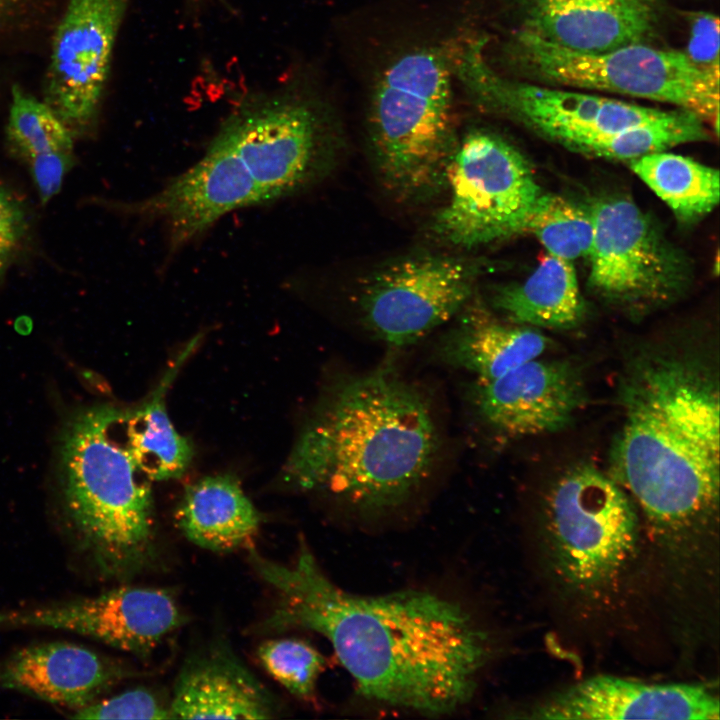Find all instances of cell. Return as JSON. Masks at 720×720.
<instances>
[{
  "label": "cell",
  "mask_w": 720,
  "mask_h": 720,
  "mask_svg": "<svg viewBox=\"0 0 720 720\" xmlns=\"http://www.w3.org/2000/svg\"><path fill=\"white\" fill-rule=\"evenodd\" d=\"M507 53L532 82L671 104L697 115L718 133L719 74L697 66L685 51L638 43L585 53L518 29Z\"/></svg>",
  "instance_id": "obj_7"
},
{
  "label": "cell",
  "mask_w": 720,
  "mask_h": 720,
  "mask_svg": "<svg viewBox=\"0 0 720 720\" xmlns=\"http://www.w3.org/2000/svg\"><path fill=\"white\" fill-rule=\"evenodd\" d=\"M123 410L100 405L81 410L65 429L61 447L64 499L81 542L99 568L127 576L155 555L151 490L112 430Z\"/></svg>",
  "instance_id": "obj_5"
},
{
  "label": "cell",
  "mask_w": 720,
  "mask_h": 720,
  "mask_svg": "<svg viewBox=\"0 0 720 720\" xmlns=\"http://www.w3.org/2000/svg\"><path fill=\"white\" fill-rule=\"evenodd\" d=\"M473 391L481 419L514 438L564 429L585 401L582 375L567 360L536 358L499 378L476 382Z\"/></svg>",
  "instance_id": "obj_14"
},
{
  "label": "cell",
  "mask_w": 720,
  "mask_h": 720,
  "mask_svg": "<svg viewBox=\"0 0 720 720\" xmlns=\"http://www.w3.org/2000/svg\"><path fill=\"white\" fill-rule=\"evenodd\" d=\"M132 672L84 646L49 642L22 648L0 664V686L79 710Z\"/></svg>",
  "instance_id": "obj_18"
},
{
  "label": "cell",
  "mask_w": 720,
  "mask_h": 720,
  "mask_svg": "<svg viewBox=\"0 0 720 720\" xmlns=\"http://www.w3.org/2000/svg\"><path fill=\"white\" fill-rule=\"evenodd\" d=\"M450 56L434 46L391 61L373 89L369 131L378 172L396 195H423L444 179L455 148Z\"/></svg>",
  "instance_id": "obj_6"
},
{
  "label": "cell",
  "mask_w": 720,
  "mask_h": 720,
  "mask_svg": "<svg viewBox=\"0 0 720 720\" xmlns=\"http://www.w3.org/2000/svg\"><path fill=\"white\" fill-rule=\"evenodd\" d=\"M492 305L510 322L533 328H573L586 311L572 262L550 254L524 281L497 290Z\"/></svg>",
  "instance_id": "obj_22"
},
{
  "label": "cell",
  "mask_w": 720,
  "mask_h": 720,
  "mask_svg": "<svg viewBox=\"0 0 720 720\" xmlns=\"http://www.w3.org/2000/svg\"><path fill=\"white\" fill-rule=\"evenodd\" d=\"M169 712L171 719H269L278 709L270 692L232 652L215 646L184 664Z\"/></svg>",
  "instance_id": "obj_19"
},
{
  "label": "cell",
  "mask_w": 720,
  "mask_h": 720,
  "mask_svg": "<svg viewBox=\"0 0 720 720\" xmlns=\"http://www.w3.org/2000/svg\"><path fill=\"white\" fill-rule=\"evenodd\" d=\"M127 0H69L52 42L45 101L67 125L94 116Z\"/></svg>",
  "instance_id": "obj_13"
},
{
  "label": "cell",
  "mask_w": 720,
  "mask_h": 720,
  "mask_svg": "<svg viewBox=\"0 0 720 720\" xmlns=\"http://www.w3.org/2000/svg\"><path fill=\"white\" fill-rule=\"evenodd\" d=\"M547 254L574 261L588 257L594 234L590 211L551 193H542L526 223Z\"/></svg>",
  "instance_id": "obj_26"
},
{
  "label": "cell",
  "mask_w": 720,
  "mask_h": 720,
  "mask_svg": "<svg viewBox=\"0 0 720 720\" xmlns=\"http://www.w3.org/2000/svg\"><path fill=\"white\" fill-rule=\"evenodd\" d=\"M5 0H0V8L3 6Z\"/></svg>",
  "instance_id": "obj_33"
},
{
  "label": "cell",
  "mask_w": 720,
  "mask_h": 720,
  "mask_svg": "<svg viewBox=\"0 0 720 720\" xmlns=\"http://www.w3.org/2000/svg\"><path fill=\"white\" fill-rule=\"evenodd\" d=\"M685 53L697 66L719 74V19L716 15L701 12L693 16Z\"/></svg>",
  "instance_id": "obj_30"
},
{
  "label": "cell",
  "mask_w": 720,
  "mask_h": 720,
  "mask_svg": "<svg viewBox=\"0 0 720 720\" xmlns=\"http://www.w3.org/2000/svg\"><path fill=\"white\" fill-rule=\"evenodd\" d=\"M249 561L279 594L260 631L322 635L367 699L434 716L473 697L491 639L460 602L425 590L351 593L328 578L303 540L290 565L253 548Z\"/></svg>",
  "instance_id": "obj_2"
},
{
  "label": "cell",
  "mask_w": 720,
  "mask_h": 720,
  "mask_svg": "<svg viewBox=\"0 0 720 720\" xmlns=\"http://www.w3.org/2000/svg\"><path fill=\"white\" fill-rule=\"evenodd\" d=\"M480 259L407 258L371 274L359 293L362 321L381 341L413 344L461 312L484 272Z\"/></svg>",
  "instance_id": "obj_10"
},
{
  "label": "cell",
  "mask_w": 720,
  "mask_h": 720,
  "mask_svg": "<svg viewBox=\"0 0 720 720\" xmlns=\"http://www.w3.org/2000/svg\"><path fill=\"white\" fill-rule=\"evenodd\" d=\"M183 622L170 593L122 587L95 597L0 611V628L46 627L78 633L145 656Z\"/></svg>",
  "instance_id": "obj_12"
},
{
  "label": "cell",
  "mask_w": 720,
  "mask_h": 720,
  "mask_svg": "<svg viewBox=\"0 0 720 720\" xmlns=\"http://www.w3.org/2000/svg\"><path fill=\"white\" fill-rule=\"evenodd\" d=\"M7 128L12 143L27 157L72 150V135L67 124L46 101L36 99L18 85L11 90Z\"/></svg>",
  "instance_id": "obj_27"
},
{
  "label": "cell",
  "mask_w": 720,
  "mask_h": 720,
  "mask_svg": "<svg viewBox=\"0 0 720 720\" xmlns=\"http://www.w3.org/2000/svg\"><path fill=\"white\" fill-rule=\"evenodd\" d=\"M521 30L557 46L600 53L648 43L658 0H518Z\"/></svg>",
  "instance_id": "obj_17"
},
{
  "label": "cell",
  "mask_w": 720,
  "mask_h": 720,
  "mask_svg": "<svg viewBox=\"0 0 720 720\" xmlns=\"http://www.w3.org/2000/svg\"><path fill=\"white\" fill-rule=\"evenodd\" d=\"M258 658L291 694L303 700L314 698L325 660L313 646L293 638L269 640L259 646Z\"/></svg>",
  "instance_id": "obj_28"
},
{
  "label": "cell",
  "mask_w": 720,
  "mask_h": 720,
  "mask_svg": "<svg viewBox=\"0 0 720 720\" xmlns=\"http://www.w3.org/2000/svg\"><path fill=\"white\" fill-rule=\"evenodd\" d=\"M524 718L538 720L719 719V698L699 683H646L598 675L532 705Z\"/></svg>",
  "instance_id": "obj_15"
},
{
  "label": "cell",
  "mask_w": 720,
  "mask_h": 720,
  "mask_svg": "<svg viewBox=\"0 0 720 720\" xmlns=\"http://www.w3.org/2000/svg\"><path fill=\"white\" fill-rule=\"evenodd\" d=\"M629 167L681 221H695L719 202V171L689 157L660 151Z\"/></svg>",
  "instance_id": "obj_24"
},
{
  "label": "cell",
  "mask_w": 720,
  "mask_h": 720,
  "mask_svg": "<svg viewBox=\"0 0 720 720\" xmlns=\"http://www.w3.org/2000/svg\"><path fill=\"white\" fill-rule=\"evenodd\" d=\"M538 544L557 594L584 613L614 610L648 557L639 511L608 474L564 473L548 493Z\"/></svg>",
  "instance_id": "obj_4"
},
{
  "label": "cell",
  "mask_w": 720,
  "mask_h": 720,
  "mask_svg": "<svg viewBox=\"0 0 720 720\" xmlns=\"http://www.w3.org/2000/svg\"><path fill=\"white\" fill-rule=\"evenodd\" d=\"M705 122L683 109L670 110L654 122L642 124L596 138L580 145L575 151L614 160H628L666 151L679 144L707 140Z\"/></svg>",
  "instance_id": "obj_25"
},
{
  "label": "cell",
  "mask_w": 720,
  "mask_h": 720,
  "mask_svg": "<svg viewBox=\"0 0 720 720\" xmlns=\"http://www.w3.org/2000/svg\"><path fill=\"white\" fill-rule=\"evenodd\" d=\"M439 434L424 396L383 367L335 382L285 463V481L360 512L400 506L431 474Z\"/></svg>",
  "instance_id": "obj_3"
},
{
  "label": "cell",
  "mask_w": 720,
  "mask_h": 720,
  "mask_svg": "<svg viewBox=\"0 0 720 720\" xmlns=\"http://www.w3.org/2000/svg\"><path fill=\"white\" fill-rule=\"evenodd\" d=\"M28 159L41 202L47 203L62 186L64 175L71 166V151L38 153Z\"/></svg>",
  "instance_id": "obj_31"
},
{
  "label": "cell",
  "mask_w": 720,
  "mask_h": 720,
  "mask_svg": "<svg viewBox=\"0 0 720 720\" xmlns=\"http://www.w3.org/2000/svg\"><path fill=\"white\" fill-rule=\"evenodd\" d=\"M177 524L192 543L211 551L251 548L261 517L232 475L207 476L188 485Z\"/></svg>",
  "instance_id": "obj_21"
},
{
  "label": "cell",
  "mask_w": 720,
  "mask_h": 720,
  "mask_svg": "<svg viewBox=\"0 0 720 720\" xmlns=\"http://www.w3.org/2000/svg\"><path fill=\"white\" fill-rule=\"evenodd\" d=\"M594 234L589 288L607 301L643 307L671 299L687 279L686 264L632 200L610 196L589 210Z\"/></svg>",
  "instance_id": "obj_11"
},
{
  "label": "cell",
  "mask_w": 720,
  "mask_h": 720,
  "mask_svg": "<svg viewBox=\"0 0 720 720\" xmlns=\"http://www.w3.org/2000/svg\"><path fill=\"white\" fill-rule=\"evenodd\" d=\"M211 143L236 158L262 203L305 186L321 170L326 153L320 110L304 98L291 96L238 109Z\"/></svg>",
  "instance_id": "obj_9"
},
{
  "label": "cell",
  "mask_w": 720,
  "mask_h": 720,
  "mask_svg": "<svg viewBox=\"0 0 720 720\" xmlns=\"http://www.w3.org/2000/svg\"><path fill=\"white\" fill-rule=\"evenodd\" d=\"M444 179L449 198L432 229L440 239L464 248L525 232L543 193L524 156L482 130L470 131L455 145Z\"/></svg>",
  "instance_id": "obj_8"
},
{
  "label": "cell",
  "mask_w": 720,
  "mask_h": 720,
  "mask_svg": "<svg viewBox=\"0 0 720 720\" xmlns=\"http://www.w3.org/2000/svg\"><path fill=\"white\" fill-rule=\"evenodd\" d=\"M260 203L257 189L234 156L210 143L190 168L130 209L160 222L169 248L177 251L228 213Z\"/></svg>",
  "instance_id": "obj_16"
},
{
  "label": "cell",
  "mask_w": 720,
  "mask_h": 720,
  "mask_svg": "<svg viewBox=\"0 0 720 720\" xmlns=\"http://www.w3.org/2000/svg\"><path fill=\"white\" fill-rule=\"evenodd\" d=\"M75 712L74 719H171L169 701L165 703L145 688L94 701Z\"/></svg>",
  "instance_id": "obj_29"
},
{
  "label": "cell",
  "mask_w": 720,
  "mask_h": 720,
  "mask_svg": "<svg viewBox=\"0 0 720 720\" xmlns=\"http://www.w3.org/2000/svg\"><path fill=\"white\" fill-rule=\"evenodd\" d=\"M193 340L162 378L150 398L135 409L123 411L121 424L137 469L156 481L181 477L188 468L193 449L174 427L165 405V392L181 363L195 345Z\"/></svg>",
  "instance_id": "obj_23"
},
{
  "label": "cell",
  "mask_w": 720,
  "mask_h": 720,
  "mask_svg": "<svg viewBox=\"0 0 720 720\" xmlns=\"http://www.w3.org/2000/svg\"><path fill=\"white\" fill-rule=\"evenodd\" d=\"M623 421L610 476L636 505L647 554L673 596L717 579L720 404L717 374L695 352L630 359L618 390Z\"/></svg>",
  "instance_id": "obj_1"
},
{
  "label": "cell",
  "mask_w": 720,
  "mask_h": 720,
  "mask_svg": "<svg viewBox=\"0 0 720 720\" xmlns=\"http://www.w3.org/2000/svg\"><path fill=\"white\" fill-rule=\"evenodd\" d=\"M25 230V214L16 198L0 189V267L19 245Z\"/></svg>",
  "instance_id": "obj_32"
},
{
  "label": "cell",
  "mask_w": 720,
  "mask_h": 720,
  "mask_svg": "<svg viewBox=\"0 0 720 720\" xmlns=\"http://www.w3.org/2000/svg\"><path fill=\"white\" fill-rule=\"evenodd\" d=\"M459 325L444 339L440 356L455 368L470 372L476 382L503 376L540 358L549 345L537 328L497 319L471 301L463 308Z\"/></svg>",
  "instance_id": "obj_20"
}]
</instances>
